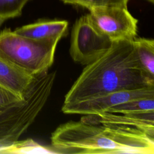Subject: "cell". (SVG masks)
Wrapping results in <instances>:
<instances>
[{"mask_svg": "<svg viewBox=\"0 0 154 154\" xmlns=\"http://www.w3.org/2000/svg\"><path fill=\"white\" fill-rule=\"evenodd\" d=\"M132 40L113 42L103 55L86 65L66 94L64 103L114 91L154 87V78L139 64Z\"/></svg>", "mask_w": 154, "mask_h": 154, "instance_id": "6da1fadb", "label": "cell"}, {"mask_svg": "<svg viewBox=\"0 0 154 154\" xmlns=\"http://www.w3.org/2000/svg\"><path fill=\"white\" fill-rule=\"evenodd\" d=\"M87 18L93 26L112 42L132 40L137 36L138 20L127 7L109 5L93 7Z\"/></svg>", "mask_w": 154, "mask_h": 154, "instance_id": "5b68a950", "label": "cell"}, {"mask_svg": "<svg viewBox=\"0 0 154 154\" xmlns=\"http://www.w3.org/2000/svg\"><path fill=\"white\" fill-rule=\"evenodd\" d=\"M55 76V72L48 71L35 75L22 100L0 109V153H49V149L34 140L20 138L46 104Z\"/></svg>", "mask_w": 154, "mask_h": 154, "instance_id": "3957f363", "label": "cell"}, {"mask_svg": "<svg viewBox=\"0 0 154 154\" xmlns=\"http://www.w3.org/2000/svg\"><path fill=\"white\" fill-rule=\"evenodd\" d=\"M51 144L60 153H154V137L134 127L70 121L52 134Z\"/></svg>", "mask_w": 154, "mask_h": 154, "instance_id": "7a4b0ae2", "label": "cell"}, {"mask_svg": "<svg viewBox=\"0 0 154 154\" xmlns=\"http://www.w3.org/2000/svg\"><path fill=\"white\" fill-rule=\"evenodd\" d=\"M112 43L99 32L85 15L78 19L73 25L70 54L76 63L88 65L103 55Z\"/></svg>", "mask_w": 154, "mask_h": 154, "instance_id": "8992f818", "label": "cell"}, {"mask_svg": "<svg viewBox=\"0 0 154 154\" xmlns=\"http://www.w3.org/2000/svg\"><path fill=\"white\" fill-rule=\"evenodd\" d=\"M59 40H38L10 28L0 32V57L35 76L48 71Z\"/></svg>", "mask_w": 154, "mask_h": 154, "instance_id": "277c9868", "label": "cell"}, {"mask_svg": "<svg viewBox=\"0 0 154 154\" xmlns=\"http://www.w3.org/2000/svg\"><path fill=\"white\" fill-rule=\"evenodd\" d=\"M81 120L94 124H116L134 127L154 137V111L119 114L105 112L86 115Z\"/></svg>", "mask_w": 154, "mask_h": 154, "instance_id": "ba28073f", "label": "cell"}, {"mask_svg": "<svg viewBox=\"0 0 154 154\" xmlns=\"http://www.w3.org/2000/svg\"><path fill=\"white\" fill-rule=\"evenodd\" d=\"M5 20H6V19H4V18H2V17H0V26L2 25V23H3Z\"/></svg>", "mask_w": 154, "mask_h": 154, "instance_id": "2e32d148", "label": "cell"}, {"mask_svg": "<svg viewBox=\"0 0 154 154\" xmlns=\"http://www.w3.org/2000/svg\"><path fill=\"white\" fill-rule=\"evenodd\" d=\"M34 76L0 57V86L23 98Z\"/></svg>", "mask_w": 154, "mask_h": 154, "instance_id": "30bf717a", "label": "cell"}, {"mask_svg": "<svg viewBox=\"0 0 154 154\" xmlns=\"http://www.w3.org/2000/svg\"><path fill=\"white\" fill-rule=\"evenodd\" d=\"M30 0H0V17L7 19L21 15L26 4Z\"/></svg>", "mask_w": 154, "mask_h": 154, "instance_id": "4fadbf2b", "label": "cell"}, {"mask_svg": "<svg viewBox=\"0 0 154 154\" xmlns=\"http://www.w3.org/2000/svg\"><path fill=\"white\" fill-rule=\"evenodd\" d=\"M132 41L141 69L154 78V40L150 38L135 37Z\"/></svg>", "mask_w": 154, "mask_h": 154, "instance_id": "8fae6325", "label": "cell"}, {"mask_svg": "<svg viewBox=\"0 0 154 154\" xmlns=\"http://www.w3.org/2000/svg\"><path fill=\"white\" fill-rule=\"evenodd\" d=\"M154 111V97L129 100L110 108L106 112L116 114Z\"/></svg>", "mask_w": 154, "mask_h": 154, "instance_id": "7c38bea8", "label": "cell"}, {"mask_svg": "<svg viewBox=\"0 0 154 154\" xmlns=\"http://www.w3.org/2000/svg\"><path fill=\"white\" fill-rule=\"evenodd\" d=\"M150 97H154V87L121 90L81 101L63 103L62 111L65 114H96L106 112L110 108L129 100Z\"/></svg>", "mask_w": 154, "mask_h": 154, "instance_id": "52a82bcc", "label": "cell"}, {"mask_svg": "<svg viewBox=\"0 0 154 154\" xmlns=\"http://www.w3.org/2000/svg\"><path fill=\"white\" fill-rule=\"evenodd\" d=\"M69 23L65 20L42 19L16 28V34L38 40H60L67 32Z\"/></svg>", "mask_w": 154, "mask_h": 154, "instance_id": "9c48e42d", "label": "cell"}, {"mask_svg": "<svg viewBox=\"0 0 154 154\" xmlns=\"http://www.w3.org/2000/svg\"><path fill=\"white\" fill-rule=\"evenodd\" d=\"M146 1H147L148 2H149L152 3V4H153L154 2V0H146Z\"/></svg>", "mask_w": 154, "mask_h": 154, "instance_id": "e0dca14e", "label": "cell"}, {"mask_svg": "<svg viewBox=\"0 0 154 154\" xmlns=\"http://www.w3.org/2000/svg\"><path fill=\"white\" fill-rule=\"evenodd\" d=\"M23 99L0 86V109L14 105Z\"/></svg>", "mask_w": 154, "mask_h": 154, "instance_id": "9a60e30c", "label": "cell"}, {"mask_svg": "<svg viewBox=\"0 0 154 154\" xmlns=\"http://www.w3.org/2000/svg\"><path fill=\"white\" fill-rule=\"evenodd\" d=\"M64 4L82 7L88 10L96 7L117 5L127 7L129 0H61Z\"/></svg>", "mask_w": 154, "mask_h": 154, "instance_id": "5bb4252c", "label": "cell"}]
</instances>
